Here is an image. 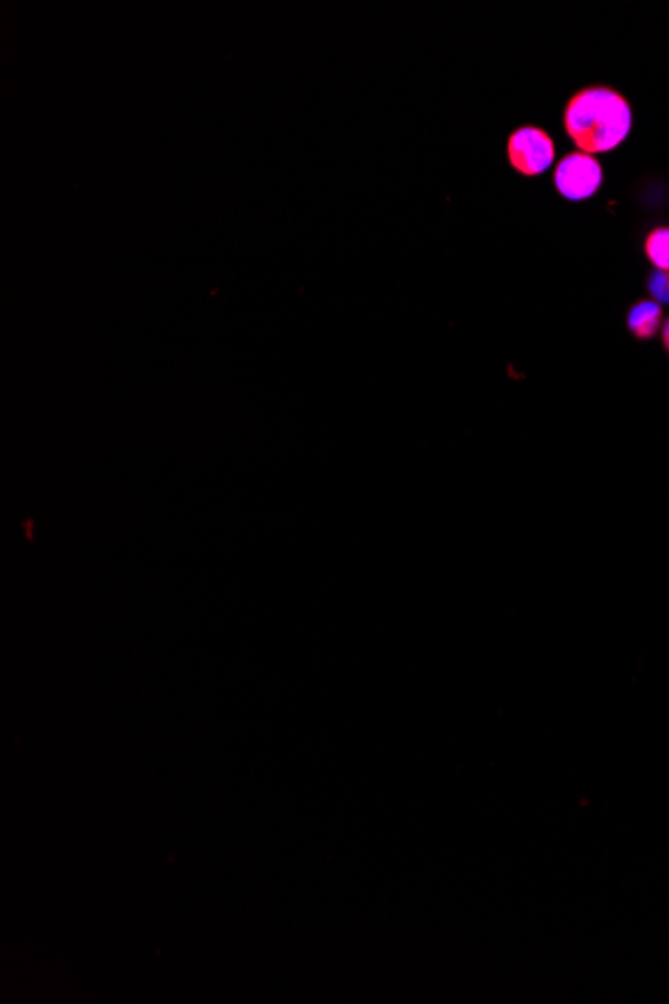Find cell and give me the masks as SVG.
Segmentation results:
<instances>
[{"label":"cell","mask_w":669,"mask_h":1004,"mask_svg":"<svg viewBox=\"0 0 669 1004\" xmlns=\"http://www.w3.org/2000/svg\"><path fill=\"white\" fill-rule=\"evenodd\" d=\"M664 321V312L656 301H639L627 315V327L637 339H651Z\"/></svg>","instance_id":"277c9868"},{"label":"cell","mask_w":669,"mask_h":1004,"mask_svg":"<svg viewBox=\"0 0 669 1004\" xmlns=\"http://www.w3.org/2000/svg\"><path fill=\"white\" fill-rule=\"evenodd\" d=\"M555 187L569 201L596 195L603 181L600 162L588 153H569L555 167Z\"/></svg>","instance_id":"3957f363"},{"label":"cell","mask_w":669,"mask_h":1004,"mask_svg":"<svg viewBox=\"0 0 669 1004\" xmlns=\"http://www.w3.org/2000/svg\"><path fill=\"white\" fill-rule=\"evenodd\" d=\"M508 157L515 171L528 174V177H535L554 165V140L542 128H518L509 137Z\"/></svg>","instance_id":"7a4b0ae2"},{"label":"cell","mask_w":669,"mask_h":1004,"mask_svg":"<svg viewBox=\"0 0 669 1004\" xmlns=\"http://www.w3.org/2000/svg\"><path fill=\"white\" fill-rule=\"evenodd\" d=\"M569 139L583 153H605L620 147L632 131V109L610 87H588L569 99L564 113Z\"/></svg>","instance_id":"6da1fadb"},{"label":"cell","mask_w":669,"mask_h":1004,"mask_svg":"<svg viewBox=\"0 0 669 1004\" xmlns=\"http://www.w3.org/2000/svg\"><path fill=\"white\" fill-rule=\"evenodd\" d=\"M647 259L661 271H669V227H659L647 235Z\"/></svg>","instance_id":"5b68a950"},{"label":"cell","mask_w":669,"mask_h":1004,"mask_svg":"<svg viewBox=\"0 0 669 1004\" xmlns=\"http://www.w3.org/2000/svg\"><path fill=\"white\" fill-rule=\"evenodd\" d=\"M647 291L656 300V303H666L669 305V271H654L647 279Z\"/></svg>","instance_id":"8992f818"},{"label":"cell","mask_w":669,"mask_h":1004,"mask_svg":"<svg viewBox=\"0 0 669 1004\" xmlns=\"http://www.w3.org/2000/svg\"><path fill=\"white\" fill-rule=\"evenodd\" d=\"M661 339H664V347H666V351H668V353H669V319H668V321H666V325H664V331H661Z\"/></svg>","instance_id":"52a82bcc"}]
</instances>
